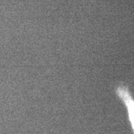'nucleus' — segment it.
Segmentation results:
<instances>
[{
	"mask_svg": "<svg viewBox=\"0 0 134 134\" xmlns=\"http://www.w3.org/2000/svg\"><path fill=\"white\" fill-rule=\"evenodd\" d=\"M117 94L126 105L130 121L134 130V100L129 91L124 86H119L117 89Z\"/></svg>",
	"mask_w": 134,
	"mask_h": 134,
	"instance_id": "f257e3e1",
	"label": "nucleus"
}]
</instances>
